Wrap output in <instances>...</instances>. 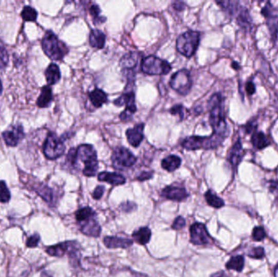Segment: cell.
I'll return each mask as SVG.
<instances>
[{"mask_svg": "<svg viewBox=\"0 0 278 277\" xmlns=\"http://www.w3.org/2000/svg\"><path fill=\"white\" fill-rule=\"evenodd\" d=\"M84 163L82 173L86 176H96L99 169L97 153L93 145L90 144H82L78 149H72L68 152L67 156V163L72 167H78V162Z\"/></svg>", "mask_w": 278, "mask_h": 277, "instance_id": "6da1fadb", "label": "cell"}, {"mask_svg": "<svg viewBox=\"0 0 278 277\" xmlns=\"http://www.w3.org/2000/svg\"><path fill=\"white\" fill-rule=\"evenodd\" d=\"M208 107L210 110L209 122L213 130L212 134L226 140L230 135V131L225 117L221 94L216 93L212 95L208 102Z\"/></svg>", "mask_w": 278, "mask_h": 277, "instance_id": "7a4b0ae2", "label": "cell"}, {"mask_svg": "<svg viewBox=\"0 0 278 277\" xmlns=\"http://www.w3.org/2000/svg\"><path fill=\"white\" fill-rule=\"evenodd\" d=\"M42 47L49 58L61 60L68 52V47L53 32L47 31L42 40Z\"/></svg>", "mask_w": 278, "mask_h": 277, "instance_id": "3957f363", "label": "cell"}, {"mask_svg": "<svg viewBox=\"0 0 278 277\" xmlns=\"http://www.w3.org/2000/svg\"><path fill=\"white\" fill-rule=\"evenodd\" d=\"M224 141L225 139L213 134L208 137L191 136L183 140L181 146L187 151H196L200 149L214 150L219 147Z\"/></svg>", "mask_w": 278, "mask_h": 277, "instance_id": "277c9868", "label": "cell"}, {"mask_svg": "<svg viewBox=\"0 0 278 277\" xmlns=\"http://www.w3.org/2000/svg\"><path fill=\"white\" fill-rule=\"evenodd\" d=\"M199 42H200V33L197 31L189 30L180 35L177 39V50L184 57L190 58L196 52Z\"/></svg>", "mask_w": 278, "mask_h": 277, "instance_id": "5b68a950", "label": "cell"}, {"mask_svg": "<svg viewBox=\"0 0 278 277\" xmlns=\"http://www.w3.org/2000/svg\"><path fill=\"white\" fill-rule=\"evenodd\" d=\"M261 14L266 21L272 44L278 51V7L272 6L270 2H267L261 9Z\"/></svg>", "mask_w": 278, "mask_h": 277, "instance_id": "8992f818", "label": "cell"}, {"mask_svg": "<svg viewBox=\"0 0 278 277\" xmlns=\"http://www.w3.org/2000/svg\"><path fill=\"white\" fill-rule=\"evenodd\" d=\"M141 69L148 75H165L170 73L172 66L166 60L149 56L142 60Z\"/></svg>", "mask_w": 278, "mask_h": 277, "instance_id": "52a82bcc", "label": "cell"}, {"mask_svg": "<svg viewBox=\"0 0 278 277\" xmlns=\"http://www.w3.org/2000/svg\"><path fill=\"white\" fill-rule=\"evenodd\" d=\"M65 145L61 138L54 133H50L46 139L43 153L46 157L51 160L58 159L64 155Z\"/></svg>", "mask_w": 278, "mask_h": 277, "instance_id": "ba28073f", "label": "cell"}, {"mask_svg": "<svg viewBox=\"0 0 278 277\" xmlns=\"http://www.w3.org/2000/svg\"><path fill=\"white\" fill-rule=\"evenodd\" d=\"M114 104L119 107H122L125 105V109L120 115V119L122 121L131 120V116L136 113L137 107L135 105V95L133 89H125V93L123 94L118 99L114 100Z\"/></svg>", "mask_w": 278, "mask_h": 277, "instance_id": "9c48e42d", "label": "cell"}, {"mask_svg": "<svg viewBox=\"0 0 278 277\" xmlns=\"http://www.w3.org/2000/svg\"><path fill=\"white\" fill-rule=\"evenodd\" d=\"M172 89L181 95H187L190 93L192 86L191 74L188 70L181 69L172 76L170 82Z\"/></svg>", "mask_w": 278, "mask_h": 277, "instance_id": "30bf717a", "label": "cell"}, {"mask_svg": "<svg viewBox=\"0 0 278 277\" xmlns=\"http://www.w3.org/2000/svg\"><path fill=\"white\" fill-rule=\"evenodd\" d=\"M112 161L117 169H129L136 163L137 159L131 151L125 147H117L113 150Z\"/></svg>", "mask_w": 278, "mask_h": 277, "instance_id": "8fae6325", "label": "cell"}, {"mask_svg": "<svg viewBox=\"0 0 278 277\" xmlns=\"http://www.w3.org/2000/svg\"><path fill=\"white\" fill-rule=\"evenodd\" d=\"M140 54L138 52H128L125 54L120 61L122 72L126 78L127 82H135V68L139 61Z\"/></svg>", "mask_w": 278, "mask_h": 277, "instance_id": "7c38bea8", "label": "cell"}, {"mask_svg": "<svg viewBox=\"0 0 278 277\" xmlns=\"http://www.w3.org/2000/svg\"><path fill=\"white\" fill-rule=\"evenodd\" d=\"M190 234H191V243L192 244L205 246L212 243V236L208 233V229L203 224H193L190 228Z\"/></svg>", "mask_w": 278, "mask_h": 277, "instance_id": "4fadbf2b", "label": "cell"}, {"mask_svg": "<svg viewBox=\"0 0 278 277\" xmlns=\"http://www.w3.org/2000/svg\"><path fill=\"white\" fill-rule=\"evenodd\" d=\"M24 136L25 134H24L23 127L20 124L12 126L9 130L3 133V138L8 146L17 145L20 141L24 138Z\"/></svg>", "mask_w": 278, "mask_h": 277, "instance_id": "5bb4252c", "label": "cell"}, {"mask_svg": "<svg viewBox=\"0 0 278 277\" xmlns=\"http://www.w3.org/2000/svg\"><path fill=\"white\" fill-rule=\"evenodd\" d=\"M244 155H245V151L243 149L241 138H239L237 140V142L233 144L228 155V161L231 164L233 171H237L238 165L244 157Z\"/></svg>", "mask_w": 278, "mask_h": 277, "instance_id": "9a60e30c", "label": "cell"}, {"mask_svg": "<svg viewBox=\"0 0 278 277\" xmlns=\"http://www.w3.org/2000/svg\"><path fill=\"white\" fill-rule=\"evenodd\" d=\"M161 195L166 199L175 201H185L189 194L184 187L177 186H169L162 190Z\"/></svg>", "mask_w": 278, "mask_h": 277, "instance_id": "2e32d148", "label": "cell"}, {"mask_svg": "<svg viewBox=\"0 0 278 277\" xmlns=\"http://www.w3.org/2000/svg\"><path fill=\"white\" fill-rule=\"evenodd\" d=\"M80 224V230L84 235L90 237H99L101 234V226L99 225L96 216Z\"/></svg>", "mask_w": 278, "mask_h": 277, "instance_id": "e0dca14e", "label": "cell"}, {"mask_svg": "<svg viewBox=\"0 0 278 277\" xmlns=\"http://www.w3.org/2000/svg\"><path fill=\"white\" fill-rule=\"evenodd\" d=\"M145 127L144 124H138L134 128H128L126 131L127 140L128 143L134 147H138L140 145L144 138L143 130Z\"/></svg>", "mask_w": 278, "mask_h": 277, "instance_id": "ac0fdd59", "label": "cell"}, {"mask_svg": "<svg viewBox=\"0 0 278 277\" xmlns=\"http://www.w3.org/2000/svg\"><path fill=\"white\" fill-rule=\"evenodd\" d=\"M103 243L109 249H126L131 247L134 242L131 239L123 238L119 236H105L103 239Z\"/></svg>", "mask_w": 278, "mask_h": 277, "instance_id": "d6986e66", "label": "cell"}, {"mask_svg": "<svg viewBox=\"0 0 278 277\" xmlns=\"http://www.w3.org/2000/svg\"><path fill=\"white\" fill-rule=\"evenodd\" d=\"M99 181H105L113 186H121L126 182V179L123 175L117 173H108L103 172L98 175Z\"/></svg>", "mask_w": 278, "mask_h": 277, "instance_id": "ffe728a7", "label": "cell"}, {"mask_svg": "<svg viewBox=\"0 0 278 277\" xmlns=\"http://www.w3.org/2000/svg\"><path fill=\"white\" fill-rule=\"evenodd\" d=\"M75 242H65L59 243L55 246H50L47 249V253L49 255L61 258L64 254H68L73 246Z\"/></svg>", "mask_w": 278, "mask_h": 277, "instance_id": "44dd1931", "label": "cell"}, {"mask_svg": "<svg viewBox=\"0 0 278 277\" xmlns=\"http://www.w3.org/2000/svg\"><path fill=\"white\" fill-rule=\"evenodd\" d=\"M251 142L253 147L257 151H261L271 145L270 140L267 137L266 134L257 130L251 135Z\"/></svg>", "mask_w": 278, "mask_h": 277, "instance_id": "7402d4cb", "label": "cell"}, {"mask_svg": "<svg viewBox=\"0 0 278 277\" xmlns=\"http://www.w3.org/2000/svg\"><path fill=\"white\" fill-rule=\"evenodd\" d=\"M133 239L139 245L147 244L152 237V231L148 227H142L135 230L132 234Z\"/></svg>", "mask_w": 278, "mask_h": 277, "instance_id": "603a6c76", "label": "cell"}, {"mask_svg": "<svg viewBox=\"0 0 278 277\" xmlns=\"http://www.w3.org/2000/svg\"><path fill=\"white\" fill-rule=\"evenodd\" d=\"M89 99L94 107L99 108V107H101L104 103H107V95L102 89L96 88L89 93Z\"/></svg>", "mask_w": 278, "mask_h": 277, "instance_id": "cb8c5ba5", "label": "cell"}, {"mask_svg": "<svg viewBox=\"0 0 278 277\" xmlns=\"http://www.w3.org/2000/svg\"><path fill=\"white\" fill-rule=\"evenodd\" d=\"M53 100L52 90L49 85H45L42 88L41 94L37 100V105L41 108L48 107Z\"/></svg>", "mask_w": 278, "mask_h": 277, "instance_id": "d4e9b609", "label": "cell"}, {"mask_svg": "<svg viewBox=\"0 0 278 277\" xmlns=\"http://www.w3.org/2000/svg\"><path fill=\"white\" fill-rule=\"evenodd\" d=\"M46 79L48 85H54L61 80V70L58 65L51 64L47 67L45 72Z\"/></svg>", "mask_w": 278, "mask_h": 277, "instance_id": "484cf974", "label": "cell"}, {"mask_svg": "<svg viewBox=\"0 0 278 277\" xmlns=\"http://www.w3.org/2000/svg\"><path fill=\"white\" fill-rule=\"evenodd\" d=\"M106 43V35L99 29H93L90 32V44L92 47L102 49Z\"/></svg>", "mask_w": 278, "mask_h": 277, "instance_id": "4316f807", "label": "cell"}, {"mask_svg": "<svg viewBox=\"0 0 278 277\" xmlns=\"http://www.w3.org/2000/svg\"><path fill=\"white\" fill-rule=\"evenodd\" d=\"M181 159L177 155H170L161 162V167L168 172H174L181 166Z\"/></svg>", "mask_w": 278, "mask_h": 277, "instance_id": "83f0119b", "label": "cell"}, {"mask_svg": "<svg viewBox=\"0 0 278 277\" xmlns=\"http://www.w3.org/2000/svg\"><path fill=\"white\" fill-rule=\"evenodd\" d=\"M237 22L241 27L247 29L248 27H251V19L250 16L249 12L247 8L245 7H240L238 12L235 15Z\"/></svg>", "mask_w": 278, "mask_h": 277, "instance_id": "f1b7e54d", "label": "cell"}, {"mask_svg": "<svg viewBox=\"0 0 278 277\" xmlns=\"http://www.w3.org/2000/svg\"><path fill=\"white\" fill-rule=\"evenodd\" d=\"M245 266V258L242 255L233 256L227 262L226 267L227 269L241 272Z\"/></svg>", "mask_w": 278, "mask_h": 277, "instance_id": "f546056e", "label": "cell"}, {"mask_svg": "<svg viewBox=\"0 0 278 277\" xmlns=\"http://www.w3.org/2000/svg\"><path fill=\"white\" fill-rule=\"evenodd\" d=\"M205 198L208 205L212 208H220L225 206L224 200L218 197L212 190H209L205 194Z\"/></svg>", "mask_w": 278, "mask_h": 277, "instance_id": "4dcf8cb0", "label": "cell"}, {"mask_svg": "<svg viewBox=\"0 0 278 277\" xmlns=\"http://www.w3.org/2000/svg\"><path fill=\"white\" fill-rule=\"evenodd\" d=\"M75 216H76L77 220L79 223H82V222L87 220L90 218L95 217V216H96V214L95 211H93V209L90 208V207H86V208H82L78 210L76 213H75Z\"/></svg>", "mask_w": 278, "mask_h": 277, "instance_id": "1f68e13d", "label": "cell"}, {"mask_svg": "<svg viewBox=\"0 0 278 277\" xmlns=\"http://www.w3.org/2000/svg\"><path fill=\"white\" fill-rule=\"evenodd\" d=\"M22 17L26 22H35L38 17L37 11L32 7H25L22 10Z\"/></svg>", "mask_w": 278, "mask_h": 277, "instance_id": "d6a6232c", "label": "cell"}, {"mask_svg": "<svg viewBox=\"0 0 278 277\" xmlns=\"http://www.w3.org/2000/svg\"><path fill=\"white\" fill-rule=\"evenodd\" d=\"M90 13L94 19L95 24H102L106 22V18L104 16H101V10L98 6L97 4H93L90 8Z\"/></svg>", "mask_w": 278, "mask_h": 277, "instance_id": "836d02e7", "label": "cell"}, {"mask_svg": "<svg viewBox=\"0 0 278 277\" xmlns=\"http://www.w3.org/2000/svg\"><path fill=\"white\" fill-rule=\"evenodd\" d=\"M38 194L39 195L41 196L42 198L43 199L45 200L46 201L49 202V204H52L53 199H54V197H53V192L51 189L49 188L47 186H43L41 188H39L38 190Z\"/></svg>", "mask_w": 278, "mask_h": 277, "instance_id": "e575fe53", "label": "cell"}, {"mask_svg": "<svg viewBox=\"0 0 278 277\" xmlns=\"http://www.w3.org/2000/svg\"><path fill=\"white\" fill-rule=\"evenodd\" d=\"M11 198V194L6 183L4 180H0V202L5 204Z\"/></svg>", "mask_w": 278, "mask_h": 277, "instance_id": "d590c367", "label": "cell"}, {"mask_svg": "<svg viewBox=\"0 0 278 277\" xmlns=\"http://www.w3.org/2000/svg\"><path fill=\"white\" fill-rule=\"evenodd\" d=\"M170 113L173 116H178L181 118V120L186 118V114H187V110L183 105L177 104L173 106L170 109Z\"/></svg>", "mask_w": 278, "mask_h": 277, "instance_id": "8d00e7d4", "label": "cell"}, {"mask_svg": "<svg viewBox=\"0 0 278 277\" xmlns=\"http://www.w3.org/2000/svg\"><path fill=\"white\" fill-rule=\"evenodd\" d=\"M266 237V232L261 226L255 227L252 231V238L255 242H261Z\"/></svg>", "mask_w": 278, "mask_h": 277, "instance_id": "74e56055", "label": "cell"}, {"mask_svg": "<svg viewBox=\"0 0 278 277\" xmlns=\"http://www.w3.org/2000/svg\"><path fill=\"white\" fill-rule=\"evenodd\" d=\"M247 255L249 256L250 258H255V260H261L264 258L265 256V249L263 247H255V248L251 249Z\"/></svg>", "mask_w": 278, "mask_h": 277, "instance_id": "f35d334b", "label": "cell"}, {"mask_svg": "<svg viewBox=\"0 0 278 277\" xmlns=\"http://www.w3.org/2000/svg\"><path fill=\"white\" fill-rule=\"evenodd\" d=\"M8 61H9V57H8V53L6 48L0 47V69L6 68Z\"/></svg>", "mask_w": 278, "mask_h": 277, "instance_id": "ab89813d", "label": "cell"}, {"mask_svg": "<svg viewBox=\"0 0 278 277\" xmlns=\"http://www.w3.org/2000/svg\"><path fill=\"white\" fill-rule=\"evenodd\" d=\"M186 226V219L182 216H177L175 220L173 221L172 229L174 230H181Z\"/></svg>", "mask_w": 278, "mask_h": 277, "instance_id": "60d3db41", "label": "cell"}, {"mask_svg": "<svg viewBox=\"0 0 278 277\" xmlns=\"http://www.w3.org/2000/svg\"><path fill=\"white\" fill-rule=\"evenodd\" d=\"M39 241H40V236L38 233L33 234V236H29L28 238L27 242H26V246L29 248H33L36 247L39 244Z\"/></svg>", "mask_w": 278, "mask_h": 277, "instance_id": "b9f144b4", "label": "cell"}, {"mask_svg": "<svg viewBox=\"0 0 278 277\" xmlns=\"http://www.w3.org/2000/svg\"><path fill=\"white\" fill-rule=\"evenodd\" d=\"M257 124L255 120H250L249 122H247V124L245 125V132L247 134H253V133L256 131Z\"/></svg>", "mask_w": 278, "mask_h": 277, "instance_id": "7bdbcfd3", "label": "cell"}, {"mask_svg": "<svg viewBox=\"0 0 278 277\" xmlns=\"http://www.w3.org/2000/svg\"><path fill=\"white\" fill-rule=\"evenodd\" d=\"M104 191H105V187H104V186H97L96 190H94L93 194H92V197L96 200L100 199V198L103 197Z\"/></svg>", "mask_w": 278, "mask_h": 277, "instance_id": "ee69618b", "label": "cell"}, {"mask_svg": "<svg viewBox=\"0 0 278 277\" xmlns=\"http://www.w3.org/2000/svg\"><path fill=\"white\" fill-rule=\"evenodd\" d=\"M246 93L249 96L254 95L256 91V86H255V83L253 82V81H248L246 83L245 85Z\"/></svg>", "mask_w": 278, "mask_h": 277, "instance_id": "f6af8a7d", "label": "cell"}, {"mask_svg": "<svg viewBox=\"0 0 278 277\" xmlns=\"http://www.w3.org/2000/svg\"><path fill=\"white\" fill-rule=\"evenodd\" d=\"M121 210L125 212H131V211H135L137 208L136 204H133V202H129L127 201L125 204H122L121 205Z\"/></svg>", "mask_w": 278, "mask_h": 277, "instance_id": "bcb514c9", "label": "cell"}, {"mask_svg": "<svg viewBox=\"0 0 278 277\" xmlns=\"http://www.w3.org/2000/svg\"><path fill=\"white\" fill-rule=\"evenodd\" d=\"M153 172H142L139 176L137 177L139 181H144V180H150L151 178L153 177Z\"/></svg>", "mask_w": 278, "mask_h": 277, "instance_id": "7dc6e473", "label": "cell"}, {"mask_svg": "<svg viewBox=\"0 0 278 277\" xmlns=\"http://www.w3.org/2000/svg\"><path fill=\"white\" fill-rule=\"evenodd\" d=\"M173 8L177 11H182L185 8V4L183 2H176L173 4Z\"/></svg>", "mask_w": 278, "mask_h": 277, "instance_id": "c3c4849f", "label": "cell"}, {"mask_svg": "<svg viewBox=\"0 0 278 277\" xmlns=\"http://www.w3.org/2000/svg\"><path fill=\"white\" fill-rule=\"evenodd\" d=\"M231 67L233 68V69L235 70H238L240 68L239 64H238V63L237 62H236V61H233V62H232Z\"/></svg>", "mask_w": 278, "mask_h": 277, "instance_id": "681fc988", "label": "cell"}, {"mask_svg": "<svg viewBox=\"0 0 278 277\" xmlns=\"http://www.w3.org/2000/svg\"><path fill=\"white\" fill-rule=\"evenodd\" d=\"M274 277H278V264L274 268Z\"/></svg>", "mask_w": 278, "mask_h": 277, "instance_id": "f907efd6", "label": "cell"}, {"mask_svg": "<svg viewBox=\"0 0 278 277\" xmlns=\"http://www.w3.org/2000/svg\"><path fill=\"white\" fill-rule=\"evenodd\" d=\"M3 92V84H2V81L0 80V95H2Z\"/></svg>", "mask_w": 278, "mask_h": 277, "instance_id": "816d5d0a", "label": "cell"}]
</instances>
